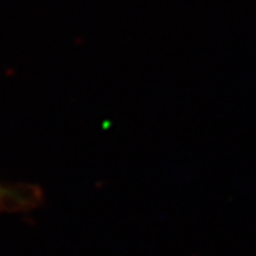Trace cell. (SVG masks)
Returning a JSON list of instances; mask_svg holds the SVG:
<instances>
[{
	"label": "cell",
	"mask_w": 256,
	"mask_h": 256,
	"mask_svg": "<svg viewBox=\"0 0 256 256\" xmlns=\"http://www.w3.org/2000/svg\"><path fill=\"white\" fill-rule=\"evenodd\" d=\"M39 188L28 186L0 184V212H26L40 204Z\"/></svg>",
	"instance_id": "cell-1"
}]
</instances>
